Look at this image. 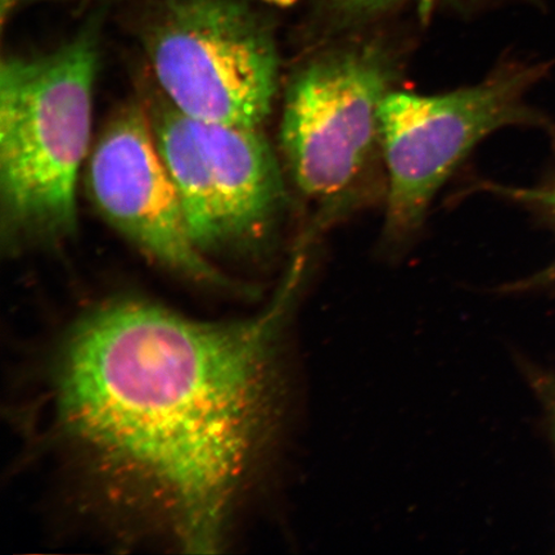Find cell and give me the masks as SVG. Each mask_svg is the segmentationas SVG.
I'll list each match as a JSON object with an SVG mask.
<instances>
[{
	"mask_svg": "<svg viewBox=\"0 0 555 555\" xmlns=\"http://www.w3.org/2000/svg\"><path fill=\"white\" fill-rule=\"evenodd\" d=\"M482 191L496 194L499 197L512 201L524 206L544 223L552 227L555 232V172L535 186H509L494 183L478 184ZM555 288V260L535 275L516 283L505 284L498 288L502 294L527 293V291Z\"/></svg>",
	"mask_w": 555,
	"mask_h": 555,
	"instance_id": "obj_10",
	"label": "cell"
},
{
	"mask_svg": "<svg viewBox=\"0 0 555 555\" xmlns=\"http://www.w3.org/2000/svg\"><path fill=\"white\" fill-rule=\"evenodd\" d=\"M414 38L401 18L305 48L284 89L283 168L323 235L386 198L380 108L399 89Z\"/></svg>",
	"mask_w": 555,
	"mask_h": 555,
	"instance_id": "obj_2",
	"label": "cell"
},
{
	"mask_svg": "<svg viewBox=\"0 0 555 555\" xmlns=\"http://www.w3.org/2000/svg\"><path fill=\"white\" fill-rule=\"evenodd\" d=\"M139 41L157 89L189 119L262 128L272 115L275 25L249 0H152Z\"/></svg>",
	"mask_w": 555,
	"mask_h": 555,
	"instance_id": "obj_5",
	"label": "cell"
},
{
	"mask_svg": "<svg viewBox=\"0 0 555 555\" xmlns=\"http://www.w3.org/2000/svg\"><path fill=\"white\" fill-rule=\"evenodd\" d=\"M101 20L0 67V237L9 253L53 247L78 229L76 189L92 137Z\"/></svg>",
	"mask_w": 555,
	"mask_h": 555,
	"instance_id": "obj_3",
	"label": "cell"
},
{
	"mask_svg": "<svg viewBox=\"0 0 555 555\" xmlns=\"http://www.w3.org/2000/svg\"><path fill=\"white\" fill-rule=\"evenodd\" d=\"M159 156L182 205L196 246L210 255L231 243L211 166L192 121L159 92L144 101Z\"/></svg>",
	"mask_w": 555,
	"mask_h": 555,
	"instance_id": "obj_8",
	"label": "cell"
},
{
	"mask_svg": "<svg viewBox=\"0 0 555 555\" xmlns=\"http://www.w3.org/2000/svg\"><path fill=\"white\" fill-rule=\"evenodd\" d=\"M37 2H55V0H21V5ZM259 2L268 5L280 7V9H287V7H293L297 2H300V0H259Z\"/></svg>",
	"mask_w": 555,
	"mask_h": 555,
	"instance_id": "obj_11",
	"label": "cell"
},
{
	"mask_svg": "<svg viewBox=\"0 0 555 555\" xmlns=\"http://www.w3.org/2000/svg\"><path fill=\"white\" fill-rule=\"evenodd\" d=\"M191 121L211 166L231 243L268 247L287 211L288 192L286 170L262 128Z\"/></svg>",
	"mask_w": 555,
	"mask_h": 555,
	"instance_id": "obj_7",
	"label": "cell"
},
{
	"mask_svg": "<svg viewBox=\"0 0 555 555\" xmlns=\"http://www.w3.org/2000/svg\"><path fill=\"white\" fill-rule=\"evenodd\" d=\"M87 189L101 217L144 256L196 282H224L191 237L144 102L125 104L104 127Z\"/></svg>",
	"mask_w": 555,
	"mask_h": 555,
	"instance_id": "obj_6",
	"label": "cell"
},
{
	"mask_svg": "<svg viewBox=\"0 0 555 555\" xmlns=\"http://www.w3.org/2000/svg\"><path fill=\"white\" fill-rule=\"evenodd\" d=\"M509 4L544 9L545 0H308L302 41L305 47L323 43L399 20L406 11H414L421 23H426L435 13L469 17Z\"/></svg>",
	"mask_w": 555,
	"mask_h": 555,
	"instance_id": "obj_9",
	"label": "cell"
},
{
	"mask_svg": "<svg viewBox=\"0 0 555 555\" xmlns=\"http://www.w3.org/2000/svg\"><path fill=\"white\" fill-rule=\"evenodd\" d=\"M314 263L231 323L119 298L82 315L55 356V436L111 506L186 553L223 545L235 504L293 426V330Z\"/></svg>",
	"mask_w": 555,
	"mask_h": 555,
	"instance_id": "obj_1",
	"label": "cell"
},
{
	"mask_svg": "<svg viewBox=\"0 0 555 555\" xmlns=\"http://www.w3.org/2000/svg\"><path fill=\"white\" fill-rule=\"evenodd\" d=\"M551 62L505 60L476 85L437 94L393 90L380 108L387 192L380 251L398 258L422 231L437 193L476 145L508 127L554 124L527 96Z\"/></svg>",
	"mask_w": 555,
	"mask_h": 555,
	"instance_id": "obj_4",
	"label": "cell"
},
{
	"mask_svg": "<svg viewBox=\"0 0 555 555\" xmlns=\"http://www.w3.org/2000/svg\"><path fill=\"white\" fill-rule=\"evenodd\" d=\"M552 412H553V422H554V431H555V393L552 400Z\"/></svg>",
	"mask_w": 555,
	"mask_h": 555,
	"instance_id": "obj_12",
	"label": "cell"
}]
</instances>
